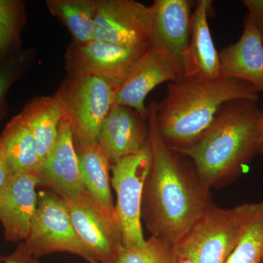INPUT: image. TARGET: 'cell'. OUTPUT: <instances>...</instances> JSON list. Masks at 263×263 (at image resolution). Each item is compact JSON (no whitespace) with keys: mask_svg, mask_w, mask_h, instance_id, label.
<instances>
[{"mask_svg":"<svg viewBox=\"0 0 263 263\" xmlns=\"http://www.w3.org/2000/svg\"><path fill=\"white\" fill-rule=\"evenodd\" d=\"M152 164L148 140L138 153L124 157L111 165V184L117 196V210L122 230L123 247L146 245L142 228V201L145 182Z\"/></svg>","mask_w":263,"mask_h":263,"instance_id":"obj_7","label":"cell"},{"mask_svg":"<svg viewBox=\"0 0 263 263\" xmlns=\"http://www.w3.org/2000/svg\"><path fill=\"white\" fill-rule=\"evenodd\" d=\"M146 122L134 109L114 104L102 124L98 140L111 165L146 146L149 140Z\"/></svg>","mask_w":263,"mask_h":263,"instance_id":"obj_14","label":"cell"},{"mask_svg":"<svg viewBox=\"0 0 263 263\" xmlns=\"http://www.w3.org/2000/svg\"><path fill=\"white\" fill-rule=\"evenodd\" d=\"M65 200L76 234L88 253L98 263L113 262L123 248L116 208L102 206L87 191Z\"/></svg>","mask_w":263,"mask_h":263,"instance_id":"obj_8","label":"cell"},{"mask_svg":"<svg viewBox=\"0 0 263 263\" xmlns=\"http://www.w3.org/2000/svg\"><path fill=\"white\" fill-rule=\"evenodd\" d=\"M261 263H263V258H262V262H261Z\"/></svg>","mask_w":263,"mask_h":263,"instance_id":"obj_32","label":"cell"},{"mask_svg":"<svg viewBox=\"0 0 263 263\" xmlns=\"http://www.w3.org/2000/svg\"><path fill=\"white\" fill-rule=\"evenodd\" d=\"M86 191L102 206L115 209L110 190L111 164L98 143L76 148Z\"/></svg>","mask_w":263,"mask_h":263,"instance_id":"obj_20","label":"cell"},{"mask_svg":"<svg viewBox=\"0 0 263 263\" xmlns=\"http://www.w3.org/2000/svg\"><path fill=\"white\" fill-rule=\"evenodd\" d=\"M11 176L9 167L5 160L4 156L0 151V189L4 186L6 181Z\"/></svg>","mask_w":263,"mask_h":263,"instance_id":"obj_28","label":"cell"},{"mask_svg":"<svg viewBox=\"0 0 263 263\" xmlns=\"http://www.w3.org/2000/svg\"><path fill=\"white\" fill-rule=\"evenodd\" d=\"M262 209L263 200L231 209L210 204L174 246L176 257L194 263H226Z\"/></svg>","mask_w":263,"mask_h":263,"instance_id":"obj_4","label":"cell"},{"mask_svg":"<svg viewBox=\"0 0 263 263\" xmlns=\"http://www.w3.org/2000/svg\"><path fill=\"white\" fill-rule=\"evenodd\" d=\"M149 46L130 47L94 39L84 44L72 42L65 53L66 70L102 79L116 91Z\"/></svg>","mask_w":263,"mask_h":263,"instance_id":"obj_9","label":"cell"},{"mask_svg":"<svg viewBox=\"0 0 263 263\" xmlns=\"http://www.w3.org/2000/svg\"><path fill=\"white\" fill-rule=\"evenodd\" d=\"M235 100L257 101L258 91L249 83L224 77L201 81L182 76L170 82L163 100L156 103L161 136L174 151L188 148L209 129L224 104Z\"/></svg>","mask_w":263,"mask_h":263,"instance_id":"obj_3","label":"cell"},{"mask_svg":"<svg viewBox=\"0 0 263 263\" xmlns=\"http://www.w3.org/2000/svg\"><path fill=\"white\" fill-rule=\"evenodd\" d=\"M0 263H39L37 259L31 254L24 242H21L12 253L0 256Z\"/></svg>","mask_w":263,"mask_h":263,"instance_id":"obj_26","label":"cell"},{"mask_svg":"<svg viewBox=\"0 0 263 263\" xmlns=\"http://www.w3.org/2000/svg\"><path fill=\"white\" fill-rule=\"evenodd\" d=\"M261 34H262V40H263V32L262 33H261Z\"/></svg>","mask_w":263,"mask_h":263,"instance_id":"obj_31","label":"cell"},{"mask_svg":"<svg viewBox=\"0 0 263 263\" xmlns=\"http://www.w3.org/2000/svg\"><path fill=\"white\" fill-rule=\"evenodd\" d=\"M262 114L255 100L228 102L198 141L176 152L191 160L199 179L208 188L228 183L239 176L259 154Z\"/></svg>","mask_w":263,"mask_h":263,"instance_id":"obj_2","label":"cell"},{"mask_svg":"<svg viewBox=\"0 0 263 263\" xmlns=\"http://www.w3.org/2000/svg\"><path fill=\"white\" fill-rule=\"evenodd\" d=\"M259 154L263 156V113L259 124Z\"/></svg>","mask_w":263,"mask_h":263,"instance_id":"obj_29","label":"cell"},{"mask_svg":"<svg viewBox=\"0 0 263 263\" xmlns=\"http://www.w3.org/2000/svg\"><path fill=\"white\" fill-rule=\"evenodd\" d=\"M34 57V50L22 49L0 62V121L8 114V94L10 89L27 73Z\"/></svg>","mask_w":263,"mask_h":263,"instance_id":"obj_23","label":"cell"},{"mask_svg":"<svg viewBox=\"0 0 263 263\" xmlns=\"http://www.w3.org/2000/svg\"><path fill=\"white\" fill-rule=\"evenodd\" d=\"M41 186L39 171L13 175L0 189V223L5 240L21 243L27 239L37 210Z\"/></svg>","mask_w":263,"mask_h":263,"instance_id":"obj_12","label":"cell"},{"mask_svg":"<svg viewBox=\"0 0 263 263\" xmlns=\"http://www.w3.org/2000/svg\"><path fill=\"white\" fill-rule=\"evenodd\" d=\"M193 5L189 0H155L151 6L150 44L163 48L181 66L190 41Z\"/></svg>","mask_w":263,"mask_h":263,"instance_id":"obj_16","label":"cell"},{"mask_svg":"<svg viewBox=\"0 0 263 263\" xmlns=\"http://www.w3.org/2000/svg\"><path fill=\"white\" fill-rule=\"evenodd\" d=\"M23 0H0V62L22 51V33L27 23Z\"/></svg>","mask_w":263,"mask_h":263,"instance_id":"obj_22","label":"cell"},{"mask_svg":"<svg viewBox=\"0 0 263 263\" xmlns=\"http://www.w3.org/2000/svg\"><path fill=\"white\" fill-rule=\"evenodd\" d=\"M39 176L41 186L49 189L65 200L86 192L70 126L64 117L56 142L40 167Z\"/></svg>","mask_w":263,"mask_h":263,"instance_id":"obj_13","label":"cell"},{"mask_svg":"<svg viewBox=\"0 0 263 263\" xmlns=\"http://www.w3.org/2000/svg\"><path fill=\"white\" fill-rule=\"evenodd\" d=\"M37 141L41 164L56 142L63 114L58 99L53 96L36 97L25 104L18 114Z\"/></svg>","mask_w":263,"mask_h":263,"instance_id":"obj_19","label":"cell"},{"mask_svg":"<svg viewBox=\"0 0 263 263\" xmlns=\"http://www.w3.org/2000/svg\"><path fill=\"white\" fill-rule=\"evenodd\" d=\"M263 258V209L226 263H261Z\"/></svg>","mask_w":263,"mask_h":263,"instance_id":"obj_25","label":"cell"},{"mask_svg":"<svg viewBox=\"0 0 263 263\" xmlns=\"http://www.w3.org/2000/svg\"><path fill=\"white\" fill-rule=\"evenodd\" d=\"M221 77L249 83L263 91V40L261 32L247 18L237 42L219 52Z\"/></svg>","mask_w":263,"mask_h":263,"instance_id":"obj_17","label":"cell"},{"mask_svg":"<svg viewBox=\"0 0 263 263\" xmlns=\"http://www.w3.org/2000/svg\"><path fill=\"white\" fill-rule=\"evenodd\" d=\"M243 4L248 10L247 18L259 29L263 32V0H243Z\"/></svg>","mask_w":263,"mask_h":263,"instance_id":"obj_27","label":"cell"},{"mask_svg":"<svg viewBox=\"0 0 263 263\" xmlns=\"http://www.w3.org/2000/svg\"><path fill=\"white\" fill-rule=\"evenodd\" d=\"M181 76L182 69L177 60L163 48L150 44L127 79L114 93V104L133 108L148 121L146 97L156 86L166 81L173 82Z\"/></svg>","mask_w":263,"mask_h":263,"instance_id":"obj_11","label":"cell"},{"mask_svg":"<svg viewBox=\"0 0 263 263\" xmlns=\"http://www.w3.org/2000/svg\"><path fill=\"white\" fill-rule=\"evenodd\" d=\"M0 151L11 176L39 171L41 162L37 141L19 114L12 118L0 133Z\"/></svg>","mask_w":263,"mask_h":263,"instance_id":"obj_18","label":"cell"},{"mask_svg":"<svg viewBox=\"0 0 263 263\" xmlns=\"http://www.w3.org/2000/svg\"><path fill=\"white\" fill-rule=\"evenodd\" d=\"M155 102L148 108L152 164L145 182L142 217L153 236L174 246L210 204L211 189L161 136Z\"/></svg>","mask_w":263,"mask_h":263,"instance_id":"obj_1","label":"cell"},{"mask_svg":"<svg viewBox=\"0 0 263 263\" xmlns=\"http://www.w3.org/2000/svg\"><path fill=\"white\" fill-rule=\"evenodd\" d=\"M212 3L210 0H199L195 3L190 41L181 61L183 77L201 81L221 77L219 52L214 46L208 23Z\"/></svg>","mask_w":263,"mask_h":263,"instance_id":"obj_15","label":"cell"},{"mask_svg":"<svg viewBox=\"0 0 263 263\" xmlns=\"http://www.w3.org/2000/svg\"><path fill=\"white\" fill-rule=\"evenodd\" d=\"M99 0H46L51 15L68 29L73 41L84 44L93 40V25Z\"/></svg>","mask_w":263,"mask_h":263,"instance_id":"obj_21","label":"cell"},{"mask_svg":"<svg viewBox=\"0 0 263 263\" xmlns=\"http://www.w3.org/2000/svg\"><path fill=\"white\" fill-rule=\"evenodd\" d=\"M176 263H194L191 260L186 258H182V257H177V260Z\"/></svg>","mask_w":263,"mask_h":263,"instance_id":"obj_30","label":"cell"},{"mask_svg":"<svg viewBox=\"0 0 263 263\" xmlns=\"http://www.w3.org/2000/svg\"><path fill=\"white\" fill-rule=\"evenodd\" d=\"M24 242L37 259L67 252L79 256L88 263H98L76 234L65 200L51 190L38 193L37 210Z\"/></svg>","mask_w":263,"mask_h":263,"instance_id":"obj_6","label":"cell"},{"mask_svg":"<svg viewBox=\"0 0 263 263\" xmlns=\"http://www.w3.org/2000/svg\"><path fill=\"white\" fill-rule=\"evenodd\" d=\"M115 90L95 76L68 73L55 93L70 126L76 148L98 143L104 119L114 105Z\"/></svg>","mask_w":263,"mask_h":263,"instance_id":"obj_5","label":"cell"},{"mask_svg":"<svg viewBox=\"0 0 263 263\" xmlns=\"http://www.w3.org/2000/svg\"><path fill=\"white\" fill-rule=\"evenodd\" d=\"M152 7L135 0H99L93 39L138 47L149 46Z\"/></svg>","mask_w":263,"mask_h":263,"instance_id":"obj_10","label":"cell"},{"mask_svg":"<svg viewBox=\"0 0 263 263\" xmlns=\"http://www.w3.org/2000/svg\"><path fill=\"white\" fill-rule=\"evenodd\" d=\"M176 260L174 246L152 235L143 247H123L117 258L110 263H176Z\"/></svg>","mask_w":263,"mask_h":263,"instance_id":"obj_24","label":"cell"}]
</instances>
